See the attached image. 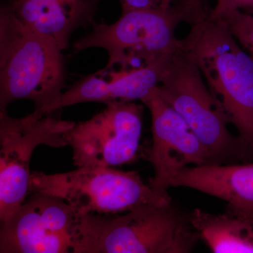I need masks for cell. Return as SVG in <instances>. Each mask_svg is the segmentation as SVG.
<instances>
[{
    "label": "cell",
    "instance_id": "1",
    "mask_svg": "<svg viewBox=\"0 0 253 253\" xmlns=\"http://www.w3.org/2000/svg\"><path fill=\"white\" fill-rule=\"evenodd\" d=\"M204 0H179L169 6L123 11L113 24H95L73 45L74 54L92 47L109 54L105 68L134 69L170 57L181 46L175 36L181 22L190 25L211 13Z\"/></svg>",
    "mask_w": 253,
    "mask_h": 253
},
{
    "label": "cell",
    "instance_id": "2",
    "mask_svg": "<svg viewBox=\"0 0 253 253\" xmlns=\"http://www.w3.org/2000/svg\"><path fill=\"white\" fill-rule=\"evenodd\" d=\"M189 213L171 204L138 206L121 216H80L73 253H189L199 242Z\"/></svg>",
    "mask_w": 253,
    "mask_h": 253
},
{
    "label": "cell",
    "instance_id": "3",
    "mask_svg": "<svg viewBox=\"0 0 253 253\" xmlns=\"http://www.w3.org/2000/svg\"><path fill=\"white\" fill-rule=\"evenodd\" d=\"M181 42L253 157V58L211 14L191 24Z\"/></svg>",
    "mask_w": 253,
    "mask_h": 253
},
{
    "label": "cell",
    "instance_id": "4",
    "mask_svg": "<svg viewBox=\"0 0 253 253\" xmlns=\"http://www.w3.org/2000/svg\"><path fill=\"white\" fill-rule=\"evenodd\" d=\"M63 50L31 31L4 7L0 10V109L30 100L43 113L63 94L66 78Z\"/></svg>",
    "mask_w": 253,
    "mask_h": 253
},
{
    "label": "cell",
    "instance_id": "5",
    "mask_svg": "<svg viewBox=\"0 0 253 253\" xmlns=\"http://www.w3.org/2000/svg\"><path fill=\"white\" fill-rule=\"evenodd\" d=\"M157 91L194 131L207 151L209 165L253 163L249 150L229 131L230 122L221 103L182 44L171 56Z\"/></svg>",
    "mask_w": 253,
    "mask_h": 253
},
{
    "label": "cell",
    "instance_id": "6",
    "mask_svg": "<svg viewBox=\"0 0 253 253\" xmlns=\"http://www.w3.org/2000/svg\"><path fill=\"white\" fill-rule=\"evenodd\" d=\"M59 198L80 215L116 214L146 204L172 202L168 191L146 184L136 171L115 168L81 167L71 172L46 174L31 172V193Z\"/></svg>",
    "mask_w": 253,
    "mask_h": 253
},
{
    "label": "cell",
    "instance_id": "7",
    "mask_svg": "<svg viewBox=\"0 0 253 253\" xmlns=\"http://www.w3.org/2000/svg\"><path fill=\"white\" fill-rule=\"evenodd\" d=\"M56 112V111H55ZM35 110L22 118H12L0 109V220L13 214L31 193L30 163L41 145L51 148L68 146L67 131L75 122L54 113Z\"/></svg>",
    "mask_w": 253,
    "mask_h": 253
},
{
    "label": "cell",
    "instance_id": "8",
    "mask_svg": "<svg viewBox=\"0 0 253 253\" xmlns=\"http://www.w3.org/2000/svg\"><path fill=\"white\" fill-rule=\"evenodd\" d=\"M142 104L118 101L106 104L94 117L75 123L66 139L78 168H115L138 159L142 131Z\"/></svg>",
    "mask_w": 253,
    "mask_h": 253
},
{
    "label": "cell",
    "instance_id": "9",
    "mask_svg": "<svg viewBox=\"0 0 253 253\" xmlns=\"http://www.w3.org/2000/svg\"><path fill=\"white\" fill-rule=\"evenodd\" d=\"M1 221V253H73L80 214L63 200L40 192Z\"/></svg>",
    "mask_w": 253,
    "mask_h": 253
},
{
    "label": "cell",
    "instance_id": "10",
    "mask_svg": "<svg viewBox=\"0 0 253 253\" xmlns=\"http://www.w3.org/2000/svg\"><path fill=\"white\" fill-rule=\"evenodd\" d=\"M141 102L151 116L152 145L148 159L154 169L149 184L153 189L166 192L172 176L189 166L209 165L204 146L175 110L160 96L157 86Z\"/></svg>",
    "mask_w": 253,
    "mask_h": 253
},
{
    "label": "cell",
    "instance_id": "11",
    "mask_svg": "<svg viewBox=\"0 0 253 253\" xmlns=\"http://www.w3.org/2000/svg\"><path fill=\"white\" fill-rule=\"evenodd\" d=\"M171 56L134 69L104 68L82 78L63 92L59 101L46 113L81 103L100 102L106 105L118 101H141L158 85Z\"/></svg>",
    "mask_w": 253,
    "mask_h": 253
},
{
    "label": "cell",
    "instance_id": "12",
    "mask_svg": "<svg viewBox=\"0 0 253 253\" xmlns=\"http://www.w3.org/2000/svg\"><path fill=\"white\" fill-rule=\"evenodd\" d=\"M100 0H6L2 5L31 31L49 38L61 49L73 32L93 23Z\"/></svg>",
    "mask_w": 253,
    "mask_h": 253
},
{
    "label": "cell",
    "instance_id": "13",
    "mask_svg": "<svg viewBox=\"0 0 253 253\" xmlns=\"http://www.w3.org/2000/svg\"><path fill=\"white\" fill-rule=\"evenodd\" d=\"M178 186L223 200L246 216L253 211V163L189 166L172 176L166 188Z\"/></svg>",
    "mask_w": 253,
    "mask_h": 253
},
{
    "label": "cell",
    "instance_id": "14",
    "mask_svg": "<svg viewBox=\"0 0 253 253\" xmlns=\"http://www.w3.org/2000/svg\"><path fill=\"white\" fill-rule=\"evenodd\" d=\"M189 214L200 239L212 253H253V218L229 206L224 214H211L196 209Z\"/></svg>",
    "mask_w": 253,
    "mask_h": 253
},
{
    "label": "cell",
    "instance_id": "15",
    "mask_svg": "<svg viewBox=\"0 0 253 253\" xmlns=\"http://www.w3.org/2000/svg\"><path fill=\"white\" fill-rule=\"evenodd\" d=\"M212 19L220 20L224 23L236 41L253 59V15L241 10L233 9L226 11Z\"/></svg>",
    "mask_w": 253,
    "mask_h": 253
},
{
    "label": "cell",
    "instance_id": "16",
    "mask_svg": "<svg viewBox=\"0 0 253 253\" xmlns=\"http://www.w3.org/2000/svg\"><path fill=\"white\" fill-rule=\"evenodd\" d=\"M253 9V0H217V4L211 10V17L216 18L229 10Z\"/></svg>",
    "mask_w": 253,
    "mask_h": 253
},
{
    "label": "cell",
    "instance_id": "17",
    "mask_svg": "<svg viewBox=\"0 0 253 253\" xmlns=\"http://www.w3.org/2000/svg\"><path fill=\"white\" fill-rule=\"evenodd\" d=\"M123 11L149 9L156 6L153 0H120Z\"/></svg>",
    "mask_w": 253,
    "mask_h": 253
},
{
    "label": "cell",
    "instance_id": "18",
    "mask_svg": "<svg viewBox=\"0 0 253 253\" xmlns=\"http://www.w3.org/2000/svg\"><path fill=\"white\" fill-rule=\"evenodd\" d=\"M156 6L158 5H166V6H169L172 4V1L174 0H153Z\"/></svg>",
    "mask_w": 253,
    "mask_h": 253
}]
</instances>
